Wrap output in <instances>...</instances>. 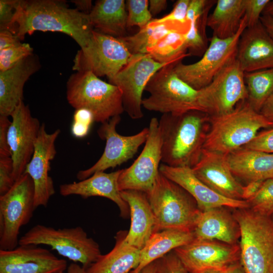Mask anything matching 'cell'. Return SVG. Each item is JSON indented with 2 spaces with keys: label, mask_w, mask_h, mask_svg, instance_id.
Returning <instances> with one entry per match:
<instances>
[{
  "label": "cell",
  "mask_w": 273,
  "mask_h": 273,
  "mask_svg": "<svg viewBox=\"0 0 273 273\" xmlns=\"http://www.w3.org/2000/svg\"><path fill=\"white\" fill-rule=\"evenodd\" d=\"M159 171L187 192L201 211L219 207L249 208V204L246 201L226 198L210 189L195 175L190 167H172L162 163Z\"/></svg>",
  "instance_id": "44dd1931"
},
{
  "label": "cell",
  "mask_w": 273,
  "mask_h": 273,
  "mask_svg": "<svg viewBox=\"0 0 273 273\" xmlns=\"http://www.w3.org/2000/svg\"><path fill=\"white\" fill-rule=\"evenodd\" d=\"M40 67L38 56L32 54L11 68L0 71V115H11L23 101L25 83Z\"/></svg>",
  "instance_id": "cb8c5ba5"
},
{
  "label": "cell",
  "mask_w": 273,
  "mask_h": 273,
  "mask_svg": "<svg viewBox=\"0 0 273 273\" xmlns=\"http://www.w3.org/2000/svg\"><path fill=\"white\" fill-rule=\"evenodd\" d=\"M127 12V26H138L140 29L147 26L152 20L148 0H127L125 1Z\"/></svg>",
  "instance_id": "8d00e7d4"
},
{
  "label": "cell",
  "mask_w": 273,
  "mask_h": 273,
  "mask_svg": "<svg viewBox=\"0 0 273 273\" xmlns=\"http://www.w3.org/2000/svg\"><path fill=\"white\" fill-rule=\"evenodd\" d=\"M149 11L152 16H155L162 11L165 10L167 6L166 0H150Z\"/></svg>",
  "instance_id": "681fc988"
},
{
  "label": "cell",
  "mask_w": 273,
  "mask_h": 273,
  "mask_svg": "<svg viewBox=\"0 0 273 273\" xmlns=\"http://www.w3.org/2000/svg\"><path fill=\"white\" fill-rule=\"evenodd\" d=\"M11 157L0 156V196L7 192L15 183Z\"/></svg>",
  "instance_id": "7bdbcfd3"
},
{
  "label": "cell",
  "mask_w": 273,
  "mask_h": 273,
  "mask_svg": "<svg viewBox=\"0 0 273 273\" xmlns=\"http://www.w3.org/2000/svg\"><path fill=\"white\" fill-rule=\"evenodd\" d=\"M121 171L110 173L99 171L78 182L61 185L60 194L63 196L79 195L83 198L94 196L106 198L117 204L120 215L125 218L129 214V208L122 199L118 187V180Z\"/></svg>",
  "instance_id": "603a6c76"
},
{
  "label": "cell",
  "mask_w": 273,
  "mask_h": 273,
  "mask_svg": "<svg viewBox=\"0 0 273 273\" xmlns=\"http://www.w3.org/2000/svg\"><path fill=\"white\" fill-rule=\"evenodd\" d=\"M262 15H267L273 18V1H269L266 6Z\"/></svg>",
  "instance_id": "6f0895ef"
},
{
  "label": "cell",
  "mask_w": 273,
  "mask_h": 273,
  "mask_svg": "<svg viewBox=\"0 0 273 273\" xmlns=\"http://www.w3.org/2000/svg\"><path fill=\"white\" fill-rule=\"evenodd\" d=\"M66 270V273H87L84 267L76 263H71Z\"/></svg>",
  "instance_id": "db71d44e"
},
{
  "label": "cell",
  "mask_w": 273,
  "mask_h": 273,
  "mask_svg": "<svg viewBox=\"0 0 273 273\" xmlns=\"http://www.w3.org/2000/svg\"><path fill=\"white\" fill-rule=\"evenodd\" d=\"M269 0H245V16L247 27L257 25Z\"/></svg>",
  "instance_id": "60d3db41"
},
{
  "label": "cell",
  "mask_w": 273,
  "mask_h": 273,
  "mask_svg": "<svg viewBox=\"0 0 273 273\" xmlns=\"http://www.w3.org/2000/svg\"><path fill=\"white\" fill-rule=\"evenodd\" d=\"M246 28L244 16L239 31L234 36L225 39L212 36L200 60L191 64H184L180 61L174 65L177 75L195 89L205 87L236 59L239 41Z\"/></svg>",
  "instance_id": "30bf717a"
},
{
  "label": "cell",
  "mask_w": 273,
  "mask_h": 273,
  "mask_svg": "<svg viewBox=\"0 0 273 273\" xmlns=\"http://www.w3.org/2000/svg\"><path fill=\"white\" fill-rule=\"evenodd\" d=\"M199 111L180 115L163 114L158 120L162 163L192 168L198 161L205 141L209 116Z\"/></svg>",
  "instance_id": "7a4b0ae2"
},
{
  "label": "cell",
  "mask_w": 273,
  "mask_h": 273,
  "mask_svg": "<svg viewBox=\"0 0 273 273\" xmlns=\"http://www.w3.org/2000/svg\"><path fill=\"white\" fill-rule=\"evenodd\" d=\"M55 273H64V272H55Z\"/></svg>",
  "instance_id": "94428289"
},
{
  "label": "cell",
  "mask_w": 273,
  "mask_h": 273,
  "mask_svg": "<svg viewBox=\"0 0 273 273\" xmlns=\"http://www.w3.org/2000/svg\"><path fill=\"white\" fill-rule=\"evenodd\" d=\"M67 268L65 259L35 245H19L0 250V273H55Z\"/></svg>",
  "instance_id": "d6986e66"
},
{
  "label": "cell",
  "mask_w": 273,
  "mask_h": 273,
  "mask_svg": "<svg viewBox=\"0 0 273 273\" xmlns=\"http://www.w3.org/2000/svg\"><path fill=\"white\" fill-rule=\"evenodd\" d=\"M245 72L236 59L224 68L205 87L199 90L201 111L210 116L233 111L248 98Z\"/></svg>",
  "instance_id": "7c38bea8"
},
{
  "label": "cell",
  "mask_w": 273,
  "mask_h": 273,
  "mask_svg": "<svg viewBox=\"0 0 273 273\" xmlns=\"http://www.w3.org/2000/svg\"><path fill=\"white\" fill-rule=\"evenodd\" d=\"M140 273H157V260L146 266Z\"/></svg>",
  "instance_id": "9f6ffc18"
},
{
  "label": "cell",
  "mask_w": 273,
  "mask_h": 273,
  "mask_svg": "<svg viewBox=\"0 0 273 273\" xmlns=\"http://www.w3.org/2000/svg\"><path fill=\"white\" fill-rule=\"evenodd\" d=\"M178 62L165 66L151 78L145 90L150 95L142 101L145 109L162 114L180 115L190 111H201L199 90L181 79L174 70Z\"/></svg>",
  "instance_id": "52a82bcc"
},
{
  "label": "cell",
  "mask_w": 273,
  "mask_h": 273,
  "mask_svg": "<svg viewBox=\"0 0 273 273\" xmlns=\"http://www.w3.org/2000/svg\"><path fill=\"white\" fill-rule=\"evenodd\" d=\"M226 156L234 175L248 183L273 177V154L240 148Z\"/></svg>",
  "instance_id": "4316f807"
},
{
  "label": "cell",
  "mask_w": 273,
  "mask_h": 273,
  "mask_svg": "<svg viewBox=\"0 0 273 273\" xmlns=\"http://www.w3.org/2000/svg\"><path fill=\"white\" fill-rule=\"evenodd\" d=\"M88 15L95 30L117 38L127 36V12L125 1H97Z\"/></svg>",
  "instance_id": "f1b7e54d"
},
{
  "label": "cell",
  "mask_w": 273,
  "mask_h": 273,
  "mask_svg": "<svg viewBox=\"0 0 273 273\" xmlns=\"http://www.w3.org/2000/svg\"><path fill=\"white\" fill-rule=\"evenodd\" d=\"M120 120V115L114 116L102 123L98 129L99 138L106 141L104 151L92 166L78 172L76 177L79 180L85 179L97 172L121 165L132 158L139 147L145 143L149 132L148 127L133 135H122L116 130Z\"/></svg>",
  "instance_id": "5bb4252c"
},
{
  "label": "cell",
  "mask_w": 273,
  "mask_h": 273,
  "mask_svg": "<svg viewBox=\"0 0 273 273\" xmlns=\"http://www.w3.org/2000/svg\"><path fill=\"white\" fill-rule=\"evenodd\" d=\"M157 273H188V272L173 252H169L157 260Z\"/></svg>",
  "instance_id": "ee69618b"
},
{
  "label": "cell",
  "mask_w": 273,
  "mask_h": 273,
  "mask_svg": "<svg viewBox=\"0 0 273 273\" xmlns=\"http://www.w3.org/2000/svg\"><path fill=\"white\" fill-rule=\"evenodd\" d=\"M19 0H0V30L11 32L16 8Z\"/></svg>",
  "instance_id": "f6af8a7d"
},
{
  "label": "cell",
  "mask_w": 273,
  "mask_h": 273,
  "mask_svg": "<svg viewBox=\"0 0 273 273\" xmlns=\"http://www.w3.org/2000/svg\"><path fill=\"white\" fill-rule=\"evenodd\" d=\"M236 60L245 73L273 68V38L260 21L242 33Z\"/></svg>",
  "instance_id": "7402d4cb"
},
{
  "label": "cell",
  "mask_w": 273,
  "mask_h": 273,
  "mask_svg": "<svg viewBox=\"0 0 273 273\" xmlns=\"http://www.w3.org/2000/svg\"><path fill=\"white\" fill-rule=\"evenodd\" d=\"M207 14L206 13L201 17L188 20L189 27L185 33V40L190 55L202 56L207 48L205 34Z\"/></svg>",
  "instance_id": "e575fe53"
},
{
  "label": "cell",
  "mask_w": 273,
  "mask_h": 273,
  "mask_svg": "<svg viewBox=\"0 0 273 273\" xmlns=\"http://www.w3.org/2000/svg\"><path fill=\"white\" fill-rule=\"evenodd\" d=\"M194 239V233L191 231L168 229L154 233L140 250L138 266L130 273H140L146 266L171 250L187 245Z\"/></svg>",
  "instance_id": "f546056e"
},
{
  "label": "cell",
  "mask_w": 273,
  "mask_h": 273,
  "mask_svg": "<svg viewBox=\"0 0 273 273\" xmlns=\"http://www.w3.org/2000/svg\"><path fill=\"white\" fill-rule=\"evenodd\" d=\"M169 64L158 62L149 54L131 55L126 64L112 78L108 79L110 83L121 92L124 112L131 119L143 117V93L154 74Z\"/></svg>",
  "instance_id": "4fadbf2b"
},
{
  "label": "cell",
  "mask_w": 273,
  "mask_h": 273,
  "mask_svg": "<svg viewBox=\"0 0 273 273\" xmlns=\"http://www.w3.org/2000/svg\"><path fill=\"white\" fill-rule=\"evenodd\" d=\"M241 148L273 154V128L257 133L250 142Z\"/></svg>",
  "instance_id": "b9f144b4"
},
{
  "label": "cell",
  "mask_w": 273,
  "mask_h": 273,
  "mask_svg": "<svg viewBox=\"0 0 273 273\" xmlns=\"http://www.w3.org/2000/svg\"><path fill=\"white\" fill-rule=\"evenodd\" d=\"M147 195L155 218V233L168 229L193 232L200 210L181 187L159 171Z\"/></svg>",
  "instance_id": "8992f818"
},
{
  "label": "cell",
  "mask_w": 273,
  "mask_h": 273,
  "mask_svg": "<svg viewBox=\"0 0 273 273\" xmlns=\"http://www.w3.org/2000/svg\"><path fill=\"white\" fill-rule=\"evenodd\" d=\"M127 231H120L115 237V244L108 253L102 255L86 269L87 273H130L138 266L140 249L125 241Z\"/></svg>",
  "instance_id": "83f0119b"
},
{
  "label": "cell",
  "mask_w": 273,
  "mask_h": 273,
  "mask_svg": "<svg viewBox=\"0 0 273 273\" xmlns=\"http://www.w3.org/2000/svg\"><path fill=\"white\" fill-rule=\"evenodd\" d=\"M226 273H246L240 263L238 262L228 268Z\"/></svg>",
  "instance_id": "11a10c76"
},
{
  "label": "cell",
  "mask_w": 273,
  "mask_h": 273,
  "mask_svg": "<svg viewBox=\"0 0 273 273\" xmlns=\"http://www.w3.org/2000/svg\"><path fill=\"white\" fill-rule=\"evenodd\" d=\"M60 132V129H57L52 133H48L44 123L41 124L32 157L24 172L29 174L33 182L35 209L41 206L46 207L49 199L55 193L54 183L49 172L51 161L57 153L55 142Z\"/></svg>",
  "instance_id": "ac0fdd59"
},
{
  "label": "cell",
  "mask_w": 273,
  "mask_h": 273,
  "mask_svg": "<svg viewBox=\"0 0 273 273\" xmlns=\"http://www.w3.org/2000/svg\"><path fill=\"white\" fill-rule=\"evenodd\" d=\"M259 113L273 122V93L266 101Z\"/></svg>",
  "instance_id": "f907efd6"
},
{
  "label": "cell",
  "mask_w": 273,
  "mask_h": 273,
  "mask_svg": "<svg viewBox=\"0 0 273 273\" xmlns=\"http://www.w3.org/2000/svg\"><path fill=\"white\" fill-rule=\"evenodd\" d=\"M209 120L211 128L203 149L224 155L248 144L260 129L273 127V122L255 111L247 102L229 113L210 116Z\"/></svg>",
  "instance_id": "3957f363"
},
{
  "label": "cell",
  "mask_w": 273,
  "mask_h": 273,
  "mask_svg": "<svg viewBox=\"0 0 273 273\" xmlns=\"http://www.w3.org/2000/svg\"><path fill=\"white\" fill-rule=\"evenodd\" d=\"M129 208L131 223L125 241L141 249L155 233V218L146 193L136 190L120 191Z\"/></svg>",
  "instance_id": "d4e9b609"
},
{
  "label": "cell",
  "mask_w": 273,
  "mask_h": 273,
  "mask_svg": "<svg viewBox=\"0 0 273 273\" xmlns=\"http://www.w3.org/2000/svg\"><path fill=\"white\" fill-rule=\"evenodd\" d=\"M191 0H178L175 3L172 11L160 18L152 19L151 22L161 23L171 22L184 26H189L187 15Z\"/></svg>",
  "instance_id": "ab89813d"
},
{
  "label": "cell",
  "mask_w": 273,
  "mask_h": 273,
  "mask_svg": "<svg viewBox=\"0 0 273 273\" xmlns=\"http://www.w3.org/2000/svg\"><path fill=\"white\" fill-rule=\"evenodd\" d=\"M240 228V263L246 273H273V223L250 208L235 209Z\"/></svg>",
  "instance_id": "277c9868"
},
{
  "label": "cell",
  "mask_w": 273,
  "mask_h": 273,
  "mask_svg": "<svg viewBox=\"0 0 273 273\" xmlns=\"http://www.w3.org/2000/svg\"><path fill=\"white\" fill-rule=\"evenodd\" d=\"M248 98L247 103L260 112L262 106L273 93V68L244 73Z\"/></svg>",
  "instance_id": "d6a6232c"
},
{
  "label": "cell",
  "mask_w": 273,
  "mask_h": 273,
  "mask_svg": "<svg viewBox=\"0 0 273 273\" xmlns=\"http://www.w3.org/2000/svg\"><path fill=\"white\" fill-rule=\"evenodd\" d=\"M33 54V48L27 43L0 50V71H4L14 66L24 58Z\"/></svg>",
  "instance_id": "74e56055"
},
{
  "label": "cell",
  "mask_w": 273,
  "mask_h": 273,
  "mask_svg": "<svg viewBox=\"0 0 273 273\" xmlns=\"http://www.w3.org/2000/svg\"><path fill=\"white\" fill-rule=\"evenodd\" d=\"M264 180H256L249 182L244 186L242 200L248 201L257 193Z\"/></svg>",
  "instance_id": "c3c4849f"
},
{
  "label": "cell",
  "mask_w": 273,
  "mask_h": 273,
  "mask_svg": "<svg viewBox=\"0 0 273 273\" xmlns=\"http://www.w3.org/2000/svg\"><path fill=\"white\" fill-rule=\"evenodd\" d=\"M226 270H220V271H209L205 273H226Z\"/></svg>",
  "instance_id": "680465c9"
},
{
  "label": "cell",
  "mask_w": 273,
  "mask_h": 273,
  "mask_svg": "<svg viewBox=\"0 0 273 273\" xmlns=\"http://www.w3.org/2000/svg\"><path fill=\"white\" fill-rule=\"evenodd\" d=\"M246 201L252 210L270 217L273 214V177L264 180L255 196Z\"/></svg>",
  "instance_id": "d590c367"
},
{
  "label": "cell",
  "mask_w": 273,
  "mask_h": 273,
  "mask_svg": "<svg viewBox=\"0 0 273 273\" xmlns=\"http://www.w3.org/2000/svg\"><path fill=\"white\" fill-rule=\"evenodd\" d=\"M131 54L121 38L95 29L87 44L78 50L72 69L90 71L98 77L112 78L124 66Z\"/></svg>",
  "instance_id": "8fae6325"
},
{
  "label": "cell",
  "mask_w": 273,
  "mask_h": 273,
  "mask_svg": "<svg viewBox=\"0 0 273 273\" xmlns=\"http://www.w3.org/2000/svg\"><path fill=\"white\" fill-rule=\"evenodd\" d=\"M192 170L200 180L220 195L242 200L244 186L232 172L226 155L203 149L198 161Z\"/></svg>",
  "instance_id": "ffe728a7"
},
{
  "label": "cell",
  "mask_w": 273,
  "mask_h": 273,
  "mask_svg": "<svg viewBox=\"0 0 273 273\" xmlns=\"http://www.w3.org/2000/svg\"><path fill=\"white\" fill-rule=\"evenodd\" d=\"M8 132V142L13 162V177L18 179L24 173L34 150L35 142L41 125L32 116L28 105L23 101L16 107Z\"/></svg>",
  "instance_id": "e0dca14e"
},
{
  "label": "cell",
  "mask_w": 273,
  "mask_h": 273,
  "mask_svg": "<svg viewBox=\"0 0 273 273\" xmlns=\"http://www.w3.org/2000/svg\"><path fill=\"white\" fill-rule=\"evenodd\" d=\"M273 223V214L270 217Z\"/></svg>",
  "instance_id": "91938a15"
},
{
  "label": "cell",
  "mask_w": 273,
  "mask_h": 273,
  "mask_svg": "<svg viewBox=\"0 0 273 273\" xmlns=\"http://www.w3.org/2000/svg\"><path fill=\"white\" fill-rule=\"evenodd\" d=\"M189 26L171 22L153 23L150 22L135 34L120 37L131 55L147 54L148 51L161 38L176 30L187 31Z\"/></svg>",
  "instance_id": "1f68e13d"
},
{
  "label": "cell",
  "mask_w": 273,
  "mask_h": 273,
  "mask_svg": "<svg viewBox=\"0 0 273 273\" xmlns=\"http://www.w3.org/2000/svg\"><path fill=\"white\" fill-rule=\"evenodd\" d=\"M187 31L176 30L168 33L151 48L147 54L161 63H172L181 61L190 55L187 53L185 40Z\"/></svg>",
  "instance_id": "836d02e7"
},
{
  "label": "cell",
  "mask_w": 273,
  "mask_h": 273,
  "mask_svg": "<svg viewBox=\"0 0 273 273\" xmlns=\"http://www.w3.org/2000/svg\"><path fill=\"white\" fill-rule=\"evenodd\" d=\"M188 273L225 270L240 262L238 244L194 239L173 251Z\"/></svg>",
  "instance_id": "9a60e30c"
},
{
  "label": "cell",
  "mask_w": 273,
  "mask_h": 273,
  "mask_svg": "<svg viewBox=\"0 0 273 273\" xmlns=\"http://www.w3.org/2000/svg\"><path fill=\"white\" fill-rule=\"evenodd\" d=\"M19 245H44L86 269L97 260L101 252L99 244L80 226L55 229L36 224L22 236Z\"/></svg>",
  "instance_id": "ba28073f"
},
{
  "label": "cell",
  "mask_w": 273,
  "mask_h": 273,
  "mask_svg": "<svg viewBox=\"0 0 273 273\" xmlns=\"http://www.w3.org/2000/svg\"><path fill=\"white\" fill-rule=\"evenodd\" d=\"M76 6V8L79 11L86 14H89L93 6L91 0H74L71 1Z\"/></svg>",
  "instance_id": "816d5d0a"
},
{
  "label": "cell",
  "mask_w": 273,
  "mask_h": 273,
  "mask_svg": "<svg viewBox=\"0 0 273 273\" xmlns=\"http://www.w3.org/2000/svg\"><path fill=\"white\" fill-rule=\"evenodd\" d=\"M245 0H218L207 20V26L213 36L225 39L234 36L239 31L245 16Z\"/></svg>",
  "instance_id": "4dcf8cb0"
},
{
  "label": "cell",
  "mask_w": 273,
  "mask_h": 273,
  "mask_svg": "<svg viewBox=\"0 0 273 273\" xmlns=\"http://www.w3.org/2000/svg\"><path fill=\"white\" fill-rule=\"evenodd\" d=\"M94 28L89 15L56 0H19L11 32L22 41L36 31L59 32L72 38L80 49L86 46Z\"/></svg>",
  "instance_id": "6da1fadb"
},
{
  "label": "cell",
  "mask_w": 273,
  "mask_h": 273,
  "mask_svg": "<svg viewBox=\"0 0 273 273\" xmlns=\"http://www.w3.org/2000/svg\"><path fill=\"white\" fill-rule=\"evenodd\" d=\"M67 102L75 109H85L101 124L124 112L122 93L90 71H77L66 83Z\"/></svg>",
  "instance_id": "5b68a950"
},
{
  "label": "cell",
  "mask_w": 273,
  "mask_h": 273,
  "mask_svg": "<svg viewBox=\"0 0 273 273\" xmlns=\"http://www.w3.org/2000/svg\"><path fill=\"white\" fill-rule=\"evenodd\" d=\"M21 41L16 34L9 30H0V50L20 44Z\"/></svg>",
  "instance_id": "7dc6e473"
},
{
  "label": "cell",
  "mask_w": 273,
  "mask_h": 273,
  "mask_svg": "<svg viewBox=\"0 0 273 273\" xmlns=\"http://www.w3.org/2000/svg\"><path fill=\"white\" fill-rule=\"evenodd\" d=\"M158 123L155 117L151 119L142 151L129 167L122 169L118 180L120 191L136 190L147 194L152 190L162 160V142Z\"/></svg>",
  "instance_id": "2e32d148"
},
{
  "label": "cell",
  "mask_w": 273,
  "mask_h": 273,
  "mask_svg": "<svg viewBox=\"0 0 273 273\" xmlns=\"http://www.w3.org/2000/svg\"><path fill=\"white\" fill-rule=\"evenodd\" d=\"M33 180L24 173L12 188L0 196V250L19 245L20 228L27 224L35 209Z\"/></svg>",
  "instance_id": "9c48e42d"
},
{
  "label": "cell",
  "mask_w": 273,
  "mask_h": 273,
  "mask_svg": "<svg viewBox=\"0 0 273 273\" xmlns=\"http://www.w3.org/2000/svg\"></svg>",
  "instance_id": "6125c7cd"
},
{
  "label": "cell",
  "mask_w": 273,
  "mask_h": 273,
  "mask_svg": "<svg viewBox=\"0 0 273 273\" xmlns=\"http://www.w3.org/2000/svg\"><path fill=\"white\" fill-rule=\"evenodd\" d=\"M193 233L195 239L215 240L230 245L237 244L240 237L237 221L223 207L200 210Z\"/></svg>",
  "instance_id": "484cf974"
},
{
  "label": "cell",
  "mask_w": 273,
  "mask_h": 273,
  "mask_svg": "<svg viewBox=\"0 0 273 273\" xmlns=\"http://www.w3.org/2000/svg\"><path fill=\"white\" fill-rule=\"evenodd\" d=\"M11 122L8 116L0 115V156L11 157L8 142V132Z\"/></svg>",
  "instance_id": "bcb514c9"
},
{
  "label": "cell",
  "mask_w": 273,
  "mask_h": 273,
  "mask_svg": "<svg viewBox=\"0 0 273 273\" xmlns=\"http://www.w3.org/2000/svg\"><path fill=\"white\" fill-rule=\"evenodd\" d=\"M260 21L269 35L273 38V18L267 15H262Z\"/></svg>",
  "instance_id": "f5cc1de1"
},
{
  "label": "cell",
  "mask_w": 273,
  "mask_h": 273,
  "mask_svg": "<svg viewBox=\"0 0 273 273\" xmlns=\"http://www.w3.org/2000/svg\"><path fill=\"white\" fill-rule=\"evenodd\" d=\"M95 122L92 113L85 109H75L71 126L72 134L76 138L86 136Z\"/></svg>",
  "instance_id": "f35d334b"
}]
</instances>
